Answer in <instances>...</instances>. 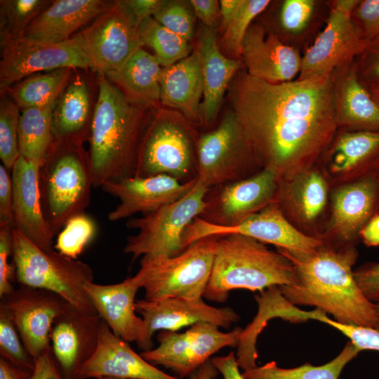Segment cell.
<instances>
[{"mask_svg":"<svg viewBox=\"0 0 379 379\" xmlns=\"http://www.w3.org/2000/svg\"><path fill=\"white\" fill-rule=\"evenodd\" d=\"M359 352L349 341L338 356L320 366L306 363L294 368H281L272 361L243 371L242 375L245 379H338L345 366Z\"/></svg>","mask_w":379,"mask_h":379,"instance_id":"cell-33","label":"cell"},{"mask_svg":"<svg viewBox=\"0 0 379 379\" xmlns=\"http://www.w3.org/2000/svg\"><path fill=\"white\" fill-rule=\"evenodd\" d=\"M230 234H239L273 244L295 258L309 256L323 245L321 239L306 235L295 229L285 218L278 204L273 201L232 227L213 225L197 217L185 230L182 246L185 248L204 237Z\"/></svg>","mask_w":379,"mask_h":379,"instance_id":"cell-14","label":"cell"},{"mask_svg":"<svg viewBox=\"0 0 379 379\" xmlns=\"http://www.w3.org/2000/svg\"><path fill=\"white\" fill-rule=\"evenodd\" d=\"M296 281L294 265L281 252L272 251L251 237L230 234L218 236L212 270L203 297L224 302L233 289L262 292Z\"/></svg>","mask_w":379,"mask_h":379,"instance_id":"cell-4","label":"cell"},{"mask_svg":"<svg viewBox=\"0 0 379 379\" xmlns=\"http://www.w3.org/2000/svg\"><path fill=\"white\" fill-rule=\"evenodd\" d=\"M350 63L335 80L336 111L338 124L366 129H379V104L359 80L357 70Z\"/></svg>","mask_w":379,"mask_h":379,"instance_id":"cell-29","label":"cell"},{"mask_svg":"<svg viewBox=\"0 0 379 379\" xmlns=\"http://www.w3.org/2000/svg\"><path fill=\"white\" fill-rule=\"evenodd\" d=\"M19 107L13 99L4 96L0 105V158L9 171L20 157L18 145Z\"/></svg>","mask_w":379,"mask_h":379,"instance_id":"cell-40","label":"cell"},{"mask_svg":"<svg viewBox=\"0 0 379 379\" xmlns=\"http://www.w3.org/2000/svg\"><path fill=\"white\" fill-rule=\"evenodd\" d=\"M70 68H61L28 77L11 88L15 104L22 109L55 104L70 75Z\"/></svg>","mask_w":379,"mask_h":379,"instance_id":"cell-34","label":"cell"},{"mask_svg":"<svg viewBox=\"0 0 379 379\" xmlns=\"http://www.w3.org/2000/svg\"><path fill=\"white\" fill-rule=\"evenodd\" d=\"M360 234L367 246H379V215H376L370 220L360 230Z\"/></svg>","mask_w":379,"mask_h":379,"instance_id":"cell-56","label":"cell"},{"mask_svg":"<svg viewBox=\"0 0 379 379\" xmlns=\"http://www.w3.org/2000/svg\"><path fill=\"white\" fill-rule=\"evenodd\" d=\"M135 307L143 321L141 335L136 341L143 351L152 349V337L158 331H177L199 322H208L227 329L239 319L232 308L211 306L202 298L143 299L136 300Z\"/></svg>","mask_w":379,"mask_h":379,"instance_id":"cell-17","label":"cell"},{"mask_svg":"<svg viewBox=\"0 0 379 379\" xmlns=\"http://www.w3.org/2000/svg\"><path fill=\"white\" fill-rule=\"evenodd\" d=\"M198 137L184 117L155 112L148 117L140 142L135 176L167 175L182 183L197 179Z\"/></svg>","mask_w":379,"mask_h":379,"instance_id":"cell-7","label":"cell"},{"mask_svg":"<svg viewBox=\"0 0 379 379\" xmlns=\"http://www.w3.org/2000/svg\"><path fill=\"white\" fill-rule=\"evenodd\" d=\"M12 256L20 285L51 291L83 312L97 313L85 288L93 281L89 265L53 248L42 249L15 228Z\"/></svg>","mask_w":379,"mask_h":379,"instance_id":"cell-6","label":"cell"},{"mask_svg":"<svg viewBox=\"0 0 379 379\" xmlns=\"http://www.w3.org/2000/svg\"><path fill=\"white\" fill-rule=\"evenodd\" d=\"M197 156V180L208 189L251 176V164L260 166L233 110L198 137Z\"/></svg>","mask_w":379,"mask_h":379,"instance_id":"cell-11","label":"cell"},{"mask_svg":"<svg viewBox=\"0 0 379 379\" xmlns=\"http://www.w3.org/2000/svg\"><path fill=\"white\" fill-rule=\"evenodd\" d=\"M375 307H376V312H377V321H376L374 328L377 329L378 331H379V303L375 304Z\"/></svg>","mask_w":379,"mask_h":379,"instance_id":"cell-59","label":"cell"},{"mask_svg":"<svg viewBox=\"0 0 379 379\" xmlns=\"http://www.w3.org/2000/svg\"><path fill=\"white\" fill-rule=\"evenodd\" d=\"M370 48L363 63V74L375 81L379 82V39L375 40Z\"/></svg>","mask_w":379,"mask_h":379,"instance_id":"cell-54","label":"cell"},{"mask_svg":"<svg viewBox=\"0 0 379 379\" xmlns=\"http://www.w3.org/2000/svg\"><path fill=\"white\" fill-rule=\"evenodd\" d=\"M10 172L4 165H0V225L14 228L13 182Z\"/></svg>","mask_w":379,"mask_h":379,"instance_id":"cell-48","label":"cell"},{"mask_svg":"<svg viewBox=\"0 0 379 379\" xmlns=\"http://www.w3.org/2000/svg\"><path fill=\"white\" fill-rule=\"evenodd\" d=\"M100 379H121V378H102Z\"/></svg>","mask_w":379,"mask_h":379,"instance_id":"cell-61","label":"cell"},{"mask_svg":"<svg viewBox=\"0 0 379 379\" xmlns=\"http://www.w3.org/2000/svg\"><path fill=\"white\" fill-rule=\"evenodd\" d=\"M195 15L204 26L215 29L221 20L220 2L216 0H191Z\"/></svg>","mask_w":379,"mask_h":379,"instance_id":"cell-50","label":"cell"},{"mask_svg":"<svg viewBox=\"0 0 379 379\" xmlns=\"http://www.w3.org/2000/svg\"><path fill=\"white\" fill-rule=\"evenodd\" d=\"M101 317L65 302L50 335L53 354L65 379H75L80 367L96 350Z\"/></svg>","mask_w":379,"mask_h":379,"instance_id":"cell-19","label":"cell"},{"mask_svg":"<svg viewBox=\"0 0 379 379\" xmlns=\"http://www.w3.org/2000/svg\"><path fill=\"white\" fill-rule=\"evenodd\" d=\"M96 233L93 220L85 213L71 218L58 234L54 248L73 259L83 252Z\"/></svg>","mask_w":379,"mask_h":379,"instance_id":"cell-42","label":"cell"},{"mask_svg":"<svg viewBox=\"0 0 379 379\" xmlns=\"http://www.w3.org/2000/svg\"><path fill=\"white\" fill-rule=\"evenodd\" d=\"M197 51L201 56L204 78L202 118L204 124L208 127L214 123L224 94L239 72L241 62L221 53L215 29L206 26L200 31Z\"/></svg>","mask_w":379,"mask_h":379,"instance_id":"cell-27","label":"cell"},{"mask_svg":"<svg viewBox=\"0 0 379 379\" xmlns=\"http://www.w3.org/2000/svg\"><path fill=\"white\" fill-rule=\"evenodd\" d=\"M378 194V185L366 178L340 189L333 199V226L344 240H350L370 218Z\"/></svg>","mask_w":379,"mask_h":379,"instance_id":"cell-28","label":"cell"},{"mask_svg":"<svg viewBox=\"0 0 379 379\" xmlns=\"http://www.w3.org/2000/svg\"><path fill=\"white\" fill-rule=\"evenodd\" d=\"M138 26L126 1H114L72 37L87 57L89 68L107 75L119 70L144 46Z\"/></svg>","mask_w":379,"mask_h":379,"instance_id":"cell-10","label":"cell"},{"mask_svg":"<svg viewBox=\"0 0 379 379\" xmlns=\"http://www.w3.org/2000/svg\"><path fill=\"white\" fill-rule=\"evenodd\" d=\"M219 326L199 322L185 332L161 331L157 335L159 345L140 355L150 364L171 370L178 378L188 377L225 347H237L242 329L236 327L222 332Z\"/></svg>","mask_w":379,"mask_h":379,"instance_id":"cell-12","label":"cell"},{"mask_svg":"<svg viewBox=\"0 0 379 379\" xmlns=\"http://www.w3.org/2000/svg\"><path fill=\"white\" fill-rule=\"evenodd\" d=\"M375 101L379 104V88H376L374 90V98Z\"/></svg>","mask_w":379,"mask_h":379,"instance_id":"cell-60","label":"cell"},{"mask_svg":"<svg viewBox=\"0 0 379 379\" xmlns=\"http://www.w3.org/2000/svg\"><path fill=\"white\" fill-rule=\"evenodd\" d=\"M354 277L364 295L373 303H379V262L354 272Z\"/></svg>","mask_w":379,"mask_h":379,"instance_id":"cell-49","label":"cell"},{"mask_svg":"<svg viewBox=\"0 0 379 379\" xmlns=\"http://www.w3.org/2000/svg\"><path fill=\"white\" fill-rule=\"evenodd\" d=\"M352 18L366 41L379 39V0L359 1L352 13Z\"/></svg>","mask_w":379,"mask_h":379,"instance_id":"cell-46","label":"cell"},{"mask_svg":"<svg viewBox=\"0 0 379 379\" xmlns=\"http://www.w3.org/2000/svg\"><path fill=\"white\" fill-rule=\"evenodd\" d=\"M218 236L201 238L172 257H142L136 273L147 300L202 298L211 276Z\"/></svg>","mask_w":379,"mask_h":379,"instance_id":"cell-8","label":"cell"},{"mask_svg":"<svg viewBox=\"0 0 379 379\" xmlns=\"http://www.w3.org/2000/svg\"><path fill=\"white\" fill-rule=\"evenodd\" d=\"M230 96L257 161L279 178L314 160L339 125L334 73L270 83L238 72Z\"/></svg>","mask_w":379,"mask_h":379,"instance_id":"cell-1","label":"cell"},{"mask_svg":"<svg viewBox=\"0 0 379 379\" xmlns=\"http://www.w3.org/2000/svg\"><path fill=\"white\" fill-rule=\"evenodd\" d=\"M85 288L96 312L112 331L128 343H136L143 326L135 307L140 288L136 275L114 284L88 282Z\"/></svg>","mask_w":379,"mask_h":379,"instance_id":"cell-24","label":"cell"},{"mask_svg":"<svg viewBox=\"0 0 379 379\" xmlns=\"http://www.w3.org/2000/svg\"><path fill=\"white\" fill-rule=\"evenodd\" d=\"M315 8L313 0L284 1L279 17L281 29L292 36L302 34L312 21Z\"/></svg>","mask_w":379,"mask_h":379,"instance_id":"cell-44","label":"cell"},{"mask_svg":"<svg viewBox=\"0 0 379 379\" xmlns=\"http://www.w3.org/2000/svg\"><path fill=\"white\" fill-rule=\"evenodd\" d=\"M359 1H334L326 27L302 57L297 79L332 74L364 51L368 42L363 38L352 18V13Z\"/></svg>","mask_w":379,"mask_h":379,"instance_id":"cell-13","label":"cell"},{"mask_svg":"<svg viewBox=\"0 0 379 379\" xmlns=\"http://www.w3.org/2000/svg\"><path fill=\"white\" fill-rule=\"evenodd\" d=\"M2 302L34 360L52 350L51 331L66 302L64 299L47 290L20 285Z\"/></svg>","mask_w":379,"mask_h":379,"instance_id":"cell-18","label":"cell"},{"mask_svg":"<svg viewBox=\"0 0 379 379\" xmlns=\"http://www.w3.org/2000/svg\"><path fill=\"white\" fill-rule=\"evenodd\" d=\"M379 149V132L347 133L338 139L333 150L331 168L335 172L352 169Z\"/></svg>","mask_w":379,"mask_h":379,"instance_id":"cell-36","label":"cell"},{"mask_svg":"<svg viewBox=\"0 0 379 379\" xmlns=\"http://www.w3.org/2000/svg\"><path fill=\"white\" fill-rule=\"evenodd\" d=\"M91 121L89 157L93 188L134 177L140 142L148 117L103 74Z\"/></svg>","mask_w":379,"mask_h":379,"instance_id":"cell-3","label":"cell"},{"mask_svg":"<svg viewBox=\"0 0 379 379\" xmlns=\"http://www.w3.org/2000/svg\"><path fill=\"white\" fill-rule=\"evenodd\" d=\"M32 372L22 369L0 357V379H28Z\"/></svg>","mask_w":379,"mask_h":379,"instance_id":"cell-55","label":"cell"},{"mask_svg":"<svg viewBox=\"0 0 379 379\" xmlns=\"http://www.w3.org/2000/svg\"><path fill=\"white\" fill-rule=\"evenodd\" d=\"M34 361V368L28 379H65L52 350Z\"/></svg>","mask_w":379,"mask_h":379,"instance_id":"cell-51","label":"cell"},{"mask_svg":"<svg viewBox=\"0 0 379 379\" xmlns=\"http://www.w3.org/2000/svg\"><path fill=\"white\" fill-rule=\"evenodd\" d=\"M89 92L84 81L72 83L58 100L53 112V140L80 144L90 136L87 130Z\"/></svg>","mask_w":379,"mask_h":379,"instance_id":"cell-31","label":"cell"},{"mask_svg":"<svg viewBox=\"0 0 379 379\" xmlns=\"http://www.w3.org/2000/svg\"><path fill=\"white\" fill-rule=\"evenodd\" d=\"M197 180L182 183L167 175H156L107 181L100 188L120 201L109 213L108 219L116 222L137 213H152L183 197L194 186Z\"/></svg>","mask_w":379,"mask_h":379,"instance_id":"cell-20","label":"cell"},{"mask_svg":"<svg viewBox=\"0 0 379 379\" xmlns=\"http://www.w3.org/2000/svg\"><path fill=\"white\" fill-rule=\"evenodd\" d=\"M204 78L197 50L176 63L163 67L160 78V101L178 109L192 126L204 124L201 100Z\"/></svg>","mask_w":379,"mask_h":379,"instance_id":"cell-26","label":"cell"},{"mask_svg":"<svg viewBox=\"0 0 379 379\" xmlns=\"http://www.w3.org/2000/svg\"><path fill=\"white\" fill-rule=\"evenodd\" d=\"M112 1L56 0L31 22L22 38L45 44H59L105 11Z\"/></svg>","mask_w":379,"mask_h":379,"instance_id":"cell-25","label":"cell"},{"mask_svg":"<svg viewBox=\"0 0 379 379\" xmlns=\"http://www.w3.org/2000/svg\"><path fill=\"white\" fill-rule=\"evenodd\" d=\"M219 2L221 23L224 28L239 8L242 0H221Z\"/></svg>","mask_w":379,"mask_h":379,"instance_id":"cell-57","label":"cell"},{"mask_svg":"<svg viewBox=\"0 0 379 379\" xmlns=\"http://www.w3.org/2000/svg\"><path fill=\"white\" fill-rule=\"evenodd\" d=\"M138 29L143 44L154 51L161 66L172 65L192 53L188 41L166 29L152 16L143 20Z\"/></svg>","mask_w":379,"mask_h":379,"instance_id":"cell-35","label":"cell"},{"mask_svg":"<svg viewBox=\"0 0 379 379\" xmlns=\"http://www.w3.org/2000/svg\"><path fill=\"white\" fill-rule=\"evenodd\" d=\"M153 18L166 29L187 41L192 39L194 16L183 2L164 1Z\"/></svg>","mask_w":379,"mask_h":379,"instance_id":"cell-43","label":"cell"},{"mask_svg":"<svg viewBox=\"0 0 379 379\" xmlns=\"http://www.w3.org/2000/svg\"><path fill=\"white\" fill-rule=\"evenodd\" d=\"M102 378L180 379L146 361L131 348L128 342L115 335L102 319L96 350L80 367L75 379Z\"/></svg>","mask_w":379,"mask_h":379,"instance_id":"cell-21","label":"cell"},{"mask_svg":"<svg viewBox=\"0 0 379 379\" xmlns=\"http://www.w3.org/2000/svg\"><path fill=\"white\" fill-rule=\"evenodd\" d=\"M292 194L299 213L304 219L312 220L317 218L326 204V185L317 173H306L295 182Z\"/></svg>","mask_w":379,"mask_h":379,"instance_id":"cell-38","label":"cell"},{"mask_svg":"<svg viewBox=\"0 0 379 379\" xmlns=\"http://www.w3.org/2000/svg\"><path fill=\"white\" fill-rule=\"evenodd\" d=\"M93 185L90 157L80 144L53 140L39 166L44 218L54 237L88 206Z\"/></svg>","mask_w":379,"mask_h":379,"instance_id":"cell-5","label":"cell"},{"mask_svg":"<svg viewBox=\"0 0 379 379\" xmlns=\"http://www.w3.org/2000/svg\"><path fill=\"white\" fill-rule=\"evenodd\" d=\"M211 361L224 379H245L239 371L237 357L234 352L225 356L214 357L211 359Z\"/></svg>","mask_w":379,"mask_h":379,"instance_id":"cell-52","label":"cell"},{"mask_svg":"<svg viewBox=\"0 0 379 379\" xmlns=\"http://www.w3.org/2000/svg\"><path fill=\"white\" fill-rule=\"evenodd\" d=\"M51 1L46 0L0 1V36L14 39L22 38L31 22Z\"/></svg>","mask_w":379,"mask_h":379,"instance_id":"cell-37","label":"cell"},{"mask_svg":"<svg viewBox=\"0 0 379 379\" xmlns=\"http://www.w3.org/2000/svg\"><path fill=\"white\" fill-rule=\"evenodd\" d=\"M268 0H242L241 4L224 27L222 44L233 58L241 57L242 42L252 20L270 4Z\"/></svg>","mask_w":379,"mask_h":379,"instance_id":"cell-39","label":"cell"},{"mask_svg":"<svg viewBox=\"0 0 379 379\" xmlns=\"http://www.w3.org/2000/svg\"><path fill=\"white\" fill-rule=\"evenodd\" d=\"M278 179L274 171L263 168L245 179L211 187L199 218L218 227L239 225L274 201Z\"/></svg>","mask_w":379,"mask_h":379,"instance_id":"cell-16","label":"cell"},{"mask_svg":"<svg viewBox=\"0 0 379 379\" xmlns=\"http://www.w3.org/2000/svg\"><path fill=\"white\" fill-rule=\"evenodd\" d=\"M127 4L140 24L143 20L153 15L164 3L161 0H127Z\"/></svg>","mask_w":379,"mask_h":379,"instance_id":"cell-53","label":"cell"},{"mask_svg":"<svg viewBox=\"0 0 379 379\" xmlns=\"http://www.w3.org/2000/svg\"><path fill=\"white\" fill-rule=\"evenodd\" d=\"M13 229L9 225H0V298L3 299L15 288L12 284L15 274L13 264L8 262L13 254Z\"/></svg>","mask_w":379,"mask_h":379,"instance_id":"cell-47","label":"cell"},{"mask_svg":"<svg viewBox=\"0 0 379 379\" xmlns=\"http://www.w3.org/2000/svg\"><path fill=\"white\" fill-rule=\"evenodd\" d=\"M0 355L14 365L32 371L35 361L27 350L4 303H0Z\"/></svg>","mask_w":379,"mask_h":379,"instance_id":"cell-41","label":"cell"},{"mask_svg":"<svg viewBox=\"0 0 379 379\" xmlns=\"http://www.w3.org/2000/svg\"><path fill=\"white\" fill-rule=\"evenodd\" d=\"M241 58L249 75L270 83L292 81L299 74L302 61L295 48L259 25H251L247 30Z\"/></svg>","mask_w":379,"mask_h":379,"instance_id":"cell-22","label":"cell"},{"mask_svg":"<svg viewBox=\"0 0 379 379\" xmlns=\"http://www.w3.org/2000/svg\"><path fill=\"white\" fill-rule=\"evenodd\" d=\"M208 188L197 180L192 190L179 200L159 209L133 218L126 227L138 230L127 238L124 252L139 257H172L180 253L187 227L202 213Z\"/></svg>","mask_w":379,"mask_h":379,"instance_id":"cell-9","label":"cell"},{"mask_svg":"<svg viewBox=\"0 0 379 379\" xmlns=\"http://www.w3.org/2000/svg\"><path fill=\"white\" fill-rule=\"evenodd\" d=\"M11 172L14 228L39 248L53 249L54 235L41 206L39 166L20 156Z\"/></svg>","mask_w":379,"mask_h":379,"instance_id":"cell-23","label":"cell"},{"mask_svg":"<svg viewBox=\"0 0 379 379\" xmlns=\"http://www.w3.org/2000/svg\"><path fill=\"white\" fill-rule=\"evenodd\" d=\"M161 69L154 55L140 48L119 70L105 76L130 100L145 106L160 100Z\"/></svg>","mask_w":379,"mask_h":379,"instance_id":"cell-30","label":"cell"},{"mask_svg":"<svg viewBox=\"0 0 379 379\" xmlns=\"http://www.w3.org/2000/svg\"><path fill=\"white\" fill-rule=\"evenodd\" d=\"M218 373L219 371L210 359L193 372L189 379H214Z\"/></svg>","mask_w":379,"mask_h":379,"instance_id":"cell-58","label":"cell"},{"mask_svg":"<svg viewBox=\"0 0 379 379\" xmlns=\"http://www.w3.org/2000/svg\"><path fill=\"white\" fill-rule=\"evenodd\" d=\"M0 88L8 90L33 74L61 68H89V62L77 41L45 44L26 39L0 37Z\"/></svg>","mask_w":379,"mask_h":379,"instance_id":"cell-15","label":"cell"},{"mask_svg":"<svg viewBox=\"0 0 379 379\" xmlns=\"http://www.w3.org/2000/svg\"><path fill=\"white\" fill-rule=\"evenodd\" d=\"M57 102L45 107L22 109L20 116V156L39 166L46 158L53 141V112Z\"/></svg>","mask_w":379,"mask_h":379,"instance_id":"cell-32","label":"cell"},{"mask_svg":"<svg viewBox=\"0 0 379 379\" xmlns=\"http://www.w3.org/2000/svg\"><path fill=\"white\" fill-rule=\"evenodd\" d=\"M279 251L292 262L297 275L295 284L278 286L286 301L314 307L342 324L374 328L375 304L364 295L354 279L352 267L356 253L352 248L336 251L322 245L304 258Z\"/></svg>","mask_w":379,"mask_h":379,"instance_id":"cell-2","label":"cell"},{"mask_svg":"<svg viewBox=\"0 0 379 379\" xmlns=\"http://www.w3.org/2000/svg\"><path fill=\"white\" fill-rule=\"evenodd\" d=\"M316 320L338 330L347 337L360 352L368 350L379 351V331L373 327L342 324L331 319L324 312L320 313Z\"/></svg>","mask_w":379,"mask_h":379,"instance_id":"cell-45","label":"cell"}]
</instances>
